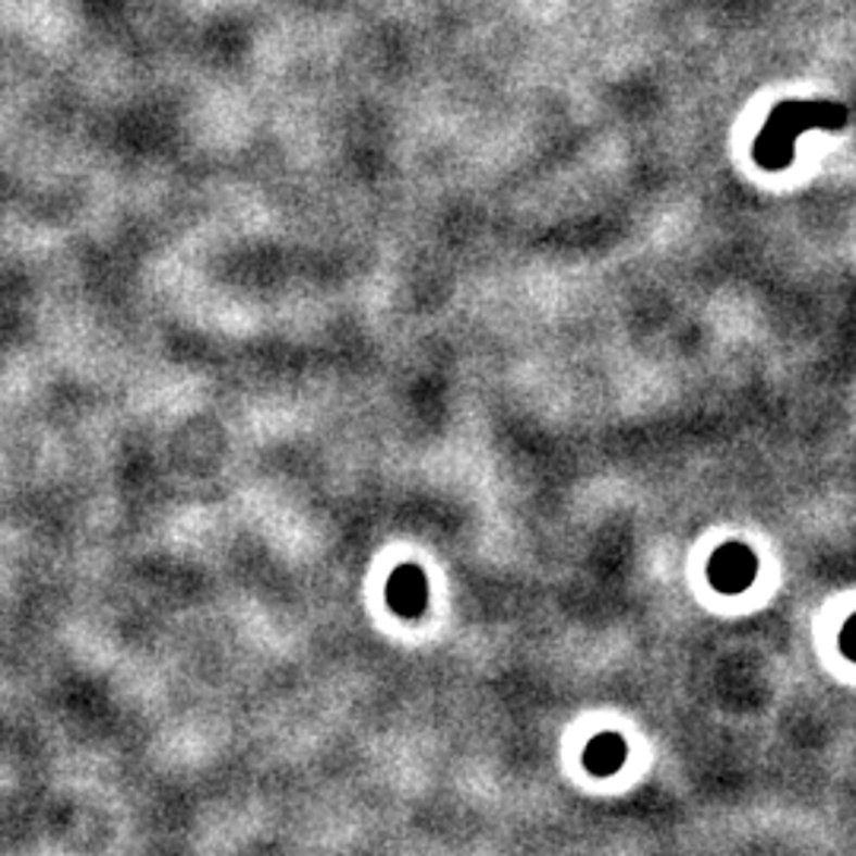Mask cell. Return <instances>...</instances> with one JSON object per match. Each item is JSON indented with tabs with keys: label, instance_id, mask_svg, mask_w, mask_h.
<instances>
[{
	"label": "cell",
	"instance_id": "6da1fadb",
	"mask_svg": "<svg viewBox=\"0 0 856 856\" xmlns=\"http://www.w3.org/2000/svg\"><path fill=\"white\" fill-rule=\"evenodd\" d=\"M758 575V558L748 545L727 543L720 545L707 562V578L720 593H742L748 590Z\"/></svg>",
	"mask_w": 856,
	"mask_h": 856
},
{
	"label": "cell",
	"instance_id": "7a4b0ae2",
	"mask_svg": "<svg viewBox=\"0 0 856 856\" xmlns=\"http://www.w3.org/2000/svg\"><path fill=\"white\" fill-rule=\"evenodd\" d=\"M388 603L390 609L403 619H416L426 613L428 603V581L423 568L416 565H403L390 575L388 584Z\"/></svg>",
	"mask_w": 856,
	"mask_h": 856
},
{
	"label": "cell",
	"instance_id": "3957f363",
	"mask_svg": "<svg viewBox=\"0 0 856 856\" xmlns=\"http://www.w3.org/2000/svg\"><path fill=\"white\" fill-rule=\"evenodd\" d=\"M628 758V745L619 733H600L587 742L584 768L593 778H613Z\"/></svg>",
	"mask_w": 856,
	"mask_h": 856
},
{
	"label": "cell",
	"instance_id": "277c9868",
	"mask_svg": "<svg viewBox=\"0 0 856 856\" xmlns=\"http://www.w3.org/2000/svg\"><path fill=\"white\" fill-rule=\"evenodd\" d=\"M841 651H844V657H851L856 663V616L841 631Z\"/></svg>",
	"mask_w": 856,
	"mask_h": 856
}]
</instances>
